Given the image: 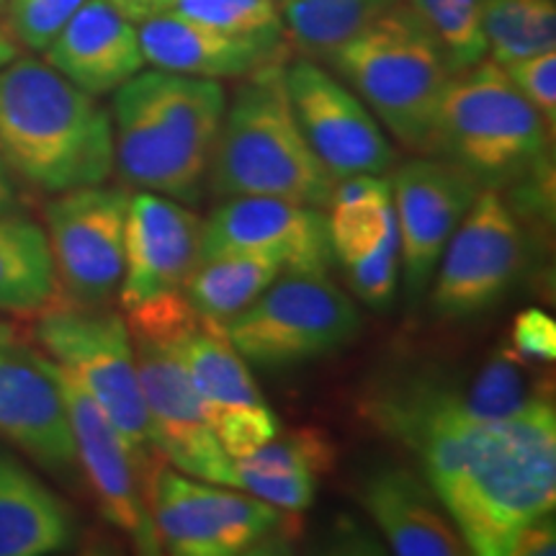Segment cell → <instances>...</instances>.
<instances>
[{
  "label": "cell",
  "instance_id": "40",
  "mask_svg": "<svg viewBox=\"0 0 556 556\" xmlns=\"http://www.w3.org/2000/svg\"><path fill=\"white\" fill-rule=\"evenodd\" d=\"M18 58V45L13 41V37L9 34V29H5L3 24H0V67L9 65L11 60Z\"/></svg>",
  "mask_w": 556,
  "mask_h": 556
},
{
  "label": "cell",
  "instance_id": "34",
  "mask_svg": "<svg viewBox=\"0 0 556 556\" xmlns=\"http://www.w3.org/2000/svg\"><path fill=\"white\" fill-rule=\"evenodd\" d=\"M5 3H9L5 29L13 41L34 52H45L86 0H5Z\"/></svg>",
  "mask_w": 556,
  "mask_h": 556
},
{
  "label": "cell",
  "instance_id": "22",
  "mask_svg": "<svg viewBox=\"0 0 556 556\" xmlns=\"http://www.w3.org/2000/svg\"><path fill=\"white\" fill-rule=\"evenodd\" d=\"M78 536L73 510L34 471L0 448V556L67 552Z\"/></svg>",
  "mask_w": 556,
  "mask_h": 556
},
{
  "label": "cell",
  "instance_id": "19",
  "mask_svg": "<svg viewBox=\"0 0 556 556\" xmlns=\"http://www.w3.org/2000/svg\"><path fill=\"white\" fill-rule=\"evenodd\" d=\"M45 52L47 65L90 96L114 93L148 65L137 24L114 0H86Z\"/></svg>",
  "mask_w": 556,
  "mask_h": 556
},
{
  "label": "cell",
  "instance_id": "15",
  "mask_svg": "<svg viewBox=\"0 0 556 556\" xmlns=\"http://www.w3.org/2000/svg\"><path fill=\"white\" fill-rule=\"evenodd\" d=\"M389 180L400 229V278L407 302L417 304L482 186L451 160L433 155L409 160Z\"/></svg>",
  "mask_w": 556,
  "mask_h": 556
},
{
  "label": "cell",
  "instance_id": "26",
  "mask_svg": "<svg viewBox=\"0 0 556 556\" xmlns=\"http://www.w3.org/2000/svg\"><path fill=\"white\" fill-rule=\"evenodd\" d=\"M281 274V266L253 255H214L197 261L184 296L204 323L227 328L229 319L245 312Z\"/></svg>",
  "mask_w": 556,
  "mask_h": 556
},
{
  "label": "cell",
  "instance_id": "31",
  "mask_svg": "<svg viewBox=\"0 0 556 556\" xmlns=\"http://www.w3.org/2000/svg\"><path fill=\"white\" fill-rule=\"evenodd\" d=\"M336 458V443L323 430L302 428L287 435L278 433L268 443H263L258 451H253L245 458H235V462H245L250 467L261 469H302L319 477L332 469Z\"/></svg>",
  "mask_w": 556,
  "mask_h": 556
},
{
  "label": "cell",
  "instance_id": "21",
  "mask_svg": "<svg viewBox=\"0 0 556 556\" xmlns=\"http://www.w3.org/2000/svg\"><path fill=\"white\" fill-rule=\"evenodd\" d=\"M361 505L400 556L469 554L446 507L428 484L405 467H379L361 482Z\"/></svg>",
  "mask_w": 556,
  "mask_h": 556
},
{
  "label": "cell",
  "instance_id": "36",
  "mask_svg": "<svg viewBox=\"0 0 556 556\" xmlns=\"http://www.w3.org/2000/svg\"><path fill=\"white\" fill-rule=\"evenodd\" d=\"M507 78L513 80L526 101L539 111L548 129L556 122V52H539L531 58L507 62L503 65Z\"/></svg>",
  "mask_w": 556,
  "mask_h": 556
},
{
  "label": "cell",
  "instance_id": "17",
  "mask_svg": "<svg viewBox=\"0 0 556 556\" xmlns=\"http://www.w3.org/2000/svg\"><path fill=\"white\" fill-rule=\"evenodd\" d=\"M201 219L189 206L160 193L139 191L129 199L124 225V312L184 294L186 278L199 261Z\"/></svg>",
  "mask_w": 556,
  "mask_h": 556
},
{
  "label": "cell",
  "instance_id": "28",
  "mask_svg": "<svg viewBox=\"0 0 556 556\" xmlns=\"http://www.w3.org/2000/svg\"><path fill=\"white\" fill-rule=\"evenodd\" d=\"M114 3L135 24L152 13H176L214 29L274 41V45H283L287 37L276 0H114Z\"/></svg>",
  "mask_w": 556,
  "mask_h": 556
},
{
  "label": "cell",
  "instance_id": "9",
  "mask_svg": "<svg viewBox=\"0 0 556 556\" xmlns=\"http://www.w3.org/2000/svg\"><path fill=\"white\" fill-rule=\"evenodd\" d=\"M364 319L328 274H281L245 312L227 323V338L250 364L291 368L332 356L358 338Z\"/></svg>",
  "mask_w": 556,
  "mask_h": 556
},
{
  "label": "cell",
  "instance_id": "41",
  "mask_svg": "<svg viewBox=\"0 0 556 556\" xmlns=\"http://www.w3.org/2000/svg\"><path fill=\"white\" fill-rule=\"evenodd\" d=\"M18 340V332L13 328L11 323H0V345L3 343H16Z\"/></svg>",
  "mask_w": 556,
  "mask_h": 556
},
{
  "label": "cell",
  "instance_id": "18",
  "mask_svg": "<svg viewBox=\"0 0 556 556\" xmlns=\"http://www.w3.org/2000/svg\"><path fill=\"white\" fill-rule=\"evenodd\" d=\"M0 438L54 475L78 467L58 381L45 356L18 340L0 345Z\"/></svg>",
  "mask_w": 556,
  "mask_h": 556
},
{
  "label": "cell",
  "instance_id": "2",
  "mask_svg": "<svg viewBox=\"0 0 556 556\" xmlns=\"http://www.w3.org/2000/svg\"><path fill=\"white\" fill-rule=\"evenodd\" d=\"M0 160L47 193L106 184L114 170L111 116L52 65L16 58L0 67Z\"/></svg>",
  "mask_w": 556,
  "mask_h": 556
},
{
  "label": "cell",
  "instance_id": "7",
  "mask_svg": "<svg viewBox=\"0 0 556 556\" xmlns=\"http://www.w3.org/2000/svg\"><path fill=\"white\" fill-rule=\"evenodd\" d=\"M139 490L160 546L178 556H242L281 546L291 531L287 510L248 492L222 490L173 469L163 456L139 471Z\"/></svg>",
  "mask_w": 556,
  "mask_h": 556
},
{
  "label": "cell",
  "instance_id": "29",
  "mask_svg": "<svg viewBox=\"0 0 556 556\" xmlns=\"http://www.w3.org/2000/svg\"><path fill=\"white\" fill-rule=\"evenodd\" d=\"M486 54L500 67L556 47L554 0H484Z\"/></svg>",
  "mask_w": 556,
  "mask_h": 556
},
{
  "label": "cell",
  "instance_id": "13",
  "mask_svg": "<svg viewBox=\"0 0 556 556\" xmlns=\"http://www.w3.org/2000/svg\"><path fill=\"white\" fill-rule=\"evenodd\" d=\"M131 345L157 454L193 479L232 486V458L208 426L204 402L176 351L165 340L142 336H131Z\"/></svg>",
  "mask_w": 556,
  "mask_h": 556
},
{
  "label": "cell",
  "instance_id": "3",
  "mask_svg": "<svg viewBox=\"0 0 556 556\" xmlns=\"http://www.w3.org/2000/svg\"><path fill=\"white\" fill-rule=\"evenodd\" d=\"M225 109L219 80L139 70L114 90V165L124 184L197 204Z\"/></svg>",
  "mask_w": 556,
  "mask_h": 556
},
{
  "label": "cell",
  "instance_id": "35",
  "mask_svg": "<svg viewBox=\"0 0 556 556\" xmlns=\"http://www.w3.org/2000/svg\"><path fill=\"white\" fill-rule=\"evenodd\" d=\"M348 278L361 302L371 309H387L400 287V229L364 261L348 266Z\"/></svg>",
  "mask_w": 556,
  "mask_h": 556
},
{
  "label": "cell",
  "instance_id": "27",
  "mask_svg": "<svg viewBox=\"0 0 556 556\" xmlns=\"http://www.w3.org/2000/svg\"><path fill=\"white\" fill-rule=\"evenodd\" d=\"M394 3L400 0H289L283 3V31L302 54L328 60Z\"/></svg>",
  "mask_w": 556,
  "mask_h": 556
},
{
  "label": "cell",
  "instance_id": "1",
  "mask_svg": "<svg viewBox=\"0 0 556 556\" xmlns=\"http://www.w3.org/2000/svg\"><path fill=\"white\" fill-rule=\"evenodd\" d=\"M464 400V384L420 368L389 379L368 420L417 456L469 554L507 556L520 526L554 513V402L539 394L518 413L475 420Z\"/></svg>",
  "mask_w": 556,
  "mask_h": 556
},
{
  "label": "cell",
  "instance_id": "6",
  "mask_svg": "<svg viewBox=\"0 0 556 556\" xmlns=\"http://www.w3.org/2000/svg\"><path fill=\"white\" fill-rule=\"evenodd\" d=\"M548 131L505 70L484 58L451 78L438 114L435 155L482 189L505 191L544 168Z\"/></svg>",
  "mask_w": 556,
  "mask_h": 556
},
{
  "label": "cell",
  "instance_id": "33",
  "mask_svg": "<svg viewBox=\"0 0 556 556\" xmlns=\"http://www.w3.org/2000/svg\"><path fill=\"white\" fill-rule=\"evenodd\" d=\"M208 426L232 458H245L258 451L263 443L281 433V422L266 402L261 405H238V407H217L208 409Z\"/></svg>",
  "mask_w": 556,
  "mask_h": 556
},
{
  "label": "cell",
  "instance_id": "30",
  "mask_svg": "<svg viewBox=\"0 0 556 556\" xmlns=\"http://www.w3.org/2000/svg\"><path fill=\"white\" fill-rule=\"evenodd\" d=\"M407 3L433 31L454 75L486 58L482 26L484 0H407Z\"/></svg>",
  "mask_w": 556,
  "mask_h": 556
},
{
  "label": "cell",
  "instance_id": "23",
  "mask_svg": "<svg viewBox=\"0 0 556 556\" xmlns=\"http://www.w3.org/2000/svg\"><path fill=\"white\" fill-rule=\"evenodd\" d=\"M189 374L193 389L204 402L206 413L217 407L261 405L263 394L250 374L248 361L227 338V328L204 323L197 317L193 323L165 340Z\"/></svg>",
  "mask_w": 556,
  "mask_h": 556
},
{
  "label": "cell",
  "instance_id": "11",
  "mask_svg": "<svg viewBox=\"0 0 556 556\" xmlns=\"http://www.w3.org/2000/svg\"><path fill=\"white\" fill-rule=\"evenodd\" d=\"M129 193L111 186L62 191L45 206L54 278L65 302L106 307L124 274Z\"/></svg>",
  "mask_w": 556,
  "mask_h": 556
},
{
  "label": "cell",
  "instance_id": "20",
  "mask_svg": "<svg viewBox=\"0 0 556 556\" xmlns=\"http://www.w3.org/2000/svg\"><path fill=\"white\" fill-rule=\"evenodd\" d=\"M144 62L165 73L193 78H245L268 62L283 60V45L240 37L176 13H152L137 21Z\"/></svg>",
  "mask_w": 556,
  "mask_h": 556
},
{
  "label": "cell",
  "instance_id": "14",
  "mask_svg": "<svg viewBox=\"0 0 556 556\" xmlns=\"http://www.w3.org/2000/svg\"><path fill=\"white\" fill-rule=\"evenodd\" d=\"M225 253L270 261L283 274H328L332 263L328 217L319 206L291 199H225L201 222L199 261Z\"/></svg>",
  "mask_w": 556,
  "mask_h": 556
},
{
  "label": "cell",
  "instance_id": "10",
  "mask_svg": "<svg viewBox=\"0 0 556 556\" xmlns=\"http://www.w3.org/2000/svg\"><path fill=\"white\" fill-rule=\"evenodd\" d=\"M526 255L523 225L503 191L479 189L428 287L433 317L464 323L495 307L523 274Z\"/></svg>",
  "mask_w": 556,
  "mask_h": 556
},
{
  "label": "cell",
  "instance_id": "38",
  "mask_svg": "<svg viewBox=\"0 0 556 556\" xmlns=\"http://www.w3.org/2000/svg\"><path fill=\"white\" fill-rule=\"evenodd\" d=\"M556 552V528L552 513L528 520L510 541L507 556H552Z\"/></svg>",
  "mask_w": 556,
  "mask_h": 556
},
{
  "label": "cell",
  "instance_id": "25",
  "mask_svg": "<svg viewBox=\"0 0 556 556\" xmlns=\"http://www.w3.org/2000/svg\"><path fill=\"white\" fill-rule=\"evenodd\" d=\"M54 296L58 278L47 232L21 214H0V312L29 315Z\"/></svg>",
  "mask_w": 556,
  "mask_h": 556
},
{
  "label": "cell",
  "instance_id": "39",
  "mask_svg": "<svg viewBox=\"0 0 556 556\" xmlns=\"http://www.w3.org/2000/svg\"><path fill=\"white\" fill-rule=\"evenodd\" d=\"M21 206V193L16 186V176L5 168L0 160V214H16Z\"/></svg>",
  "mask_w": 556,
  "mask_h": 556
},
{
  "label": "cell",
  "instance_id": "43",
  "mask_svg": "<svg viewBox=\"0 0 556 556\" xmlns=\"http://www.w3.org/2000/svg\"><path fill=\"white\" fill-rule=\"evenodd\" d=\"M278 3H289V0H278Z\"/></svg>",
  "mask_w": 556,
  "mask_h": 556
},
{
  "label": "cell",
  "instance_id": "8",
  "mask_svg": "<svg viewBox=\"0 0 556 556\" xmlns=\"http://www.w3.org/2000/svg\"><path fill=\"white\" fill-rule=\"evenodd\" d=\"M34 332L47 356L86 389L111 426L119 430L139 475L157 451L152 446L135 345L124 317L109 307L50 302L39 309Z\"/></svg>",
  "mask_w": 556,
  "mask_h": 556
},
{
  "label": "cell",
  "instance_id": "24",
  "mask_svg": "<svg viewBox=\"0 0 556 556\" xmlns=\"http://www.w3.org/2000/svg\"><path fill=\"white\" fill-rule=\"evenodd\" d=\"M328 206L332 258H338L343 268L368 258L381 242L397 235L392 180L384 176L336 180Z\"/></svg>",
  "mask_w": 556,
  "mask_h": 556
},
{
  "label": "cell",
  "instance_id": "4",
  "mask_svg": "<svg viewBox=\"0 0 556 556\" xmlns=\"http://www.w3.org/2000/svg\"><path fill=\"white\" fill-rule=\"evenodd\" d=\"M283 60L245 75L222 116L206 189L222 199L278 197L328 206L336 180L299 127Z\"/></svg>",
  "mask_w": 556,
  "mask_h": 556
},
{
  "label": "cell",
  "instance_id": "16",
  "mask_svg": "<svg viewBox=\"0 0 556 556\" xmlns=\"http://www.w3.org/2000/svg\"><path fill=\"white\" fill-rule=\"evenodd\" d=\"M45 361L60 387L70 430H73L78 467L86 471L101 516L122 533H127L139 554L163 552L148 507H144L142 490H139L135 458H131L127 443L122 441L119 430L111 426L103 409L88 397L86 389L70 377L65 368L47 356Z\"/></svg>",
  "mask_w": 556,
  "mask_h": 556
},
{
  "label": "cell",
  "instance_id": "42",
  "mask_svg": "<svg viewBox=\"0 0 556 556\" xmlns=\"http://www.w3.org/2000/svg\"><path fill=\"white\" fill-rule=\"evenodd\" d=\"M3 5H5V0H0V9H3Z\"/></svg>",
  "mask_w": 556,
  "mask_h": 556
},
{
  "label": "cell",
  "instance_id": "12",
  "mask_svg": "<svg viewBox=\"0 0 556 556\" xmlns=\"http://www.w3.org/2000/svg\"><path fill=\"white\" fill-rule=\"evenodd\" d=\"M283 75L302 135L332 180L387 176L397 152L356 90L312 58L294 60Z\"/></svg>",
  "mask_w": 556,
  "mask_h": 556
},
{
  "label": "cell",
  "instance_id": "32",
  "mask_svg": "<svg viewBox=\"0 0 556 556\" xmlns=\"http://www.w3.org/2000/svg\"><path fill=\"white\" fill-rule=\"evenodd\" d=\"M232 486L287 513L307 510L317 495V475L302 469H261L232 462Z\"/></svg>",
  "mask_w": 556,
  "mask_h": 556
},
{
  "label": "cell",
  "instance_id": "5",
  "mask_svg": "<svg viewBox=\"0 0 556 556\" xmlns=\"http://www.w3.org/2000/svg\"><path fill=\"white\" fill-rule=\"evenodd\" d=\"M328 62L405 148L435 155L438 114L454 70L407 0L340 45Z\"/></svg>",
  "mask_w": 556,
  "mask_h": 556
},
{
  "label": "cell",
  "instance_id": "37",
  "mask_svg": "<svg viewBox=\"0 0 556 556\" xmlns=\"http://www.w3.org/2000/svg\"><path fill=\"white\" fill-rule=\"evenodd\" d=\"M513 351L520 358L552 364L556 361V323L544 309H523L513 323Z\"/></svg>",
  "mask_w": 556,
  "mask_h": 556
}]
</instances>
